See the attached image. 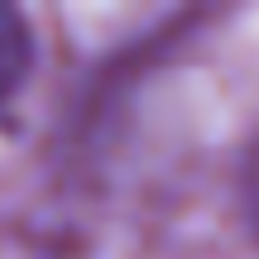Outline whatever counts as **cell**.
I'll list each match as a JSON object with an SVG mask.
<instances>
[{"label": "cell", "instance_id": "1", "mask_svg": "<svg viewBox=\"0 0 259 259\" xmlns=\"http://www.w3.org/2000/svg\"><path fill=\"white\" fill-rule=\"evenodd\" d=\"M34 67V34L15 5H0V111L19 96Z\"/></svg>", "mask_w": 259, "mask_h": 259}, {"label": "cell", "instance_id": "2", "mask_svg": "<svg viewBox=\"0 0 259 259\" xmlns=\"http://www.w3.org/2000/svg\"><path fill=\"white\" fill-rule=\"evenodd\" d=\"M245 202H250V216H254V226H259V139H254V149H250V163H245Z\"/></svg>", "mask_w": 259, "mask_h": 259}]
</instances>
